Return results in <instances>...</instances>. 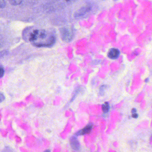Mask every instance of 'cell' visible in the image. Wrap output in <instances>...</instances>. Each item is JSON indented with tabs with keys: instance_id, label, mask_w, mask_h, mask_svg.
Returning a JSON list of instances; mask_svg holds the SVG:
<instances>
[{
	"instance_id": "obj_8",
	"label": "cell",
	"mask_w": 152,
	"mask_h": 152,
	"mask_svg": "<svg viewBox=\"0 0 152 152\" xmlns=\"http://www.w3.org/2000/svg\"><path fill=\"white\" fill-rule=\"evenodd\" d=\"M23 0H9L10 4L13 6H17L23 2Z\"/></svg>"
},
{
	"instance_id": "obj_4",
	"label": "cell",
	"mask_w": 152,
	"mask_h": 152,
	"mask_svg": "<svg viewBox=\"0 0 152 152\" xmlns=\"http://www.w3.org/2000/svg\"><path fill=\"white\" fill-rule=\"evenodd\" d=\"M121 52L119 50L115 48L110 49L107 53L108 57L112 59H116L119 57Z\"/></svg>"
},
{
	"instance_id": "obj_15",
	"label": "cell",
	"mask_w": 152,
	"mask_h": 152,
	"mask_svg": "<svg viewBox=\"0 0 152 152\" xmlns=\"http://www.w3.org/2000/svg\"><path fill=\"white\" fill-rule=\"evenodd\" d=\"M137 109L136 108H133L132 110V114L135 113H137Z\"/></svg>"
},
{
	"instance_id": "obj_1",
	"label": "cell",
	"mask_w": 152,
	"mask_h": 152,
	"mask_svg": "<svg viewBox=\"0 0 152 152\" xmlns=\"http://www.w3.org/2000/svg\"><path fill=\"white\" fill-rule=\"evenodd\" d=\"M28 37L29 42L35 47H50L56 43L55 36L45 30H33Z\"/></svg>"
},
{
	"instance_id": "obj_2",
	"label": "cell",
	"mask_w": 152,
	"mask_h": 152,
	"mask_svg": "<svg viewBox=\"0 0 152 152\" xmlns=\"http://www.w3.org/2000/svg\"><path fill=\"white\" fill-rule=\"evenodd\" d=\"M60 34L61 39L65 42H70L74 38L73 30L70 28L64 27L61 28Z\"/></svg>"
},
{
	"instance_id": "obj_17",
	"label": "cell",
	"mask_w": 152,
	"mask_h": 152,
	"mask_svg": "<svg viewBox=\"0 0 152 152\" xmlns=\"http://www.w3.org/2000/svg\"><path fill=\"white\" fill-rule=\"evenodd\" d=\"M46 152H50V150H46Z\"/></svg>"
},
{
	"instance_id": "obj_12",
	"label": "cell",
	"mask_w": 152,
	"mask_h": 152,
	"mask_svg": "<svg viewBox=\"0 0 152 152\" xmlns=\"http://www.w3.org/2000/svg\"><path fill=\"white\" fill-rule=\"evenodd\" d=\"M5 99V96L3 93L0 92V103L3 102Z\"/></svg>"
},
{
	"instance_id": "obj_9",
	"label": "cell",
	"mask_w": 152,
	"mask_h": 152,
	"mask_svg": "<svg viewBox=\"0 0 152 152\" xmlns=\"http://www.w3.org/2000/svg\"><path fill=\"white\" fill-rule=\"evenodd\" d=\"M5 74V69L2 66L0 65V78H2Z\"/></svg>"
},
{
	"instance_id": "obj_14",
	"label": "cell",
	"mask_w": 152,
	"mask_h": 152,
	"mask_svg": "<svg viewBox=\"0 0 152 152\" xmlns=\"http://www.w3.org/2000/svg\"><path fill=\"white\" fill-rule=\"evenodd\" d=\"M132 117L134 118H137L138 117V115L137 113H133L132 115Z\"/></svg>"
},
{
	"instance_id": "obj_3",
	"label": "cell",
	"mask_w": 152,
	"mask_h": 152,
	"mask_svg": "<svg viewBox=\"0 0 152 152\" xmlns=\"http://www.w3.org/2000/svg\"><path fill=\"white\" fill-rule=\"evenodd\" d=\"M70 145L73 149L75 151H78L80 148V144L78 139L75 136L71 137L70 138Z\"/></svg>"
},
{
	"instance_id": "obj_16",
	"label": "cell",
	"mask_w": 152,
	"mask_h": 152,
	"mask_svg": "<svg viewBox=\"0 0 152 152\" xmlns=\"http://www.w3.org/2000/svg\"><path fill=\"white\" fill-rule=\"evenodd\" d=\"M148 80H149V79H148V78H147L145 80V82H148Z\"/></svg>"
},
{
	"instance_id": "obj_6",
	"label": "cell",
	"mask_w": 152,
	"mask_h": 152,
	"mask_svg": "<svg viewBox=\"0 0 152 152\" xmlns=\"http://www.w3.org/2000/svg\"><path fill=\"white\" fill-rule=\"evenodd\" d=\"M91 8L88 7H84L79 9L75 14V17H80L84 15L90 10Z\"/></svg>"
},
{
	"instance_id": "obj_11",
	"label": "cell",
	"mask_w": 152,
	"mask_h": 152,
	"mask_svg": "<svg viewBox=\"0 0 152 152\" xmlns=\"http://www.w3.org/2000/svg\"><path fill=\"white\" fill-rule=\"evenodd\" d=\"M6 6L5 0H0V8H4Z\"/></svg>"
},
{
	"instance_id": "obj_18",
	"label": "cell",
	"mask_w": 152,
	"mask_h": 152,
	"mask_svg": "<svg viewBox=\"0 0 152 152\" xmlns=\"http://www.w3.org/2000/svg\"><path fill=\"white\" fill-rule=\"evenodd\" d=\"M114 1H115V0H114Z\"/></svg>"
},
{
	"instance_id": "obj_5",
	"label": "cell",
	"mask_w": 152,
	"mask_h": 152,
	"mask_svg": "<svg viewBox=\"0 0 152 152\" xmlns=\"http://www.w3.org/2000/svg\"><path fill=\"white\" fill-rule=\"evenodd\" d=\"M92 129V125L91 124H89L83 128L82 129L78 131L76 133V136H81V135H84L88 134L91 132Z\"/></svg>"
},
{
	"instance_id": "obj_13",
	"label": "cell",
	"mask_w": 152,
	"mask_h": 152,
	"mask_svg": "<svg viewBox=\"0 0 152 152\" xmlns=\"http://www.w3.org/2000/svg\"><path fill=\"white\" fill-rule=\"evenodd\" d=\"M2 45H3V40H2V37L0 35V48L2 47Z\"/></svg>"
},
{
	"instance_id": "obj_10",
	"label": "cell",
	"mask_w": 152,
	"mask_h": 152,
	"mask_svg": "<svg viewBox=\"0 0 152 152\" xmlns=\"http://www.w3.org/2000/svg\"><path fill=\"white\" fill-rule=\"evenodd\" d=\"M106 88V85H103V86L100 87V90H99V94H100V95H104Z\"/></svg>"
},
{
	"instance_id": "obj_7",
	"label": "cell",
	"mask_w": 152,
	"mask_h": 152,
	"mask_svg": "<svg viewBox=\"0 0 152 152\" xmlns=\"http://www.w3.org/2000/svg\"><path fill=\"white\" fill-rule=\"evenodd\" d=\"M102 108L104 113H108L109 112V109H110V106H109V103L108 102H105L104 104L102 105Z\"/></svg>"
}]
</instances>
